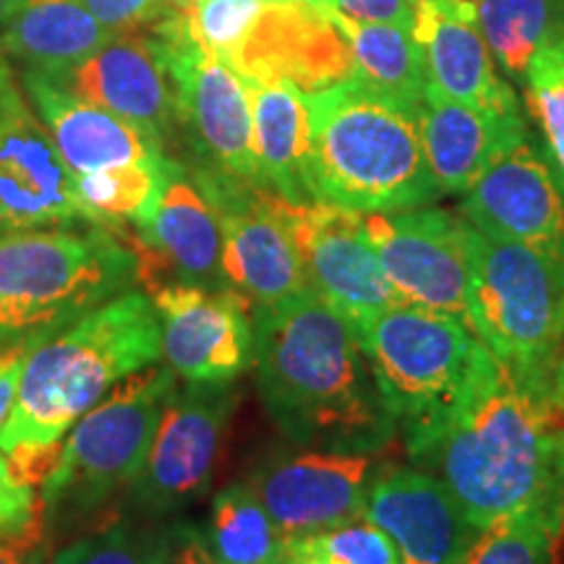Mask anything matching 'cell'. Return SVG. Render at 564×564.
<instances>
[{
    "instance_id": "6da1fadb",
    "label": "cell",
    "mask_w": 564,
    "mask_h": 564,
    "mask_svg": "<svg viewBox=\"0 0 564 564\" xmlns=\"http://www.w3.org/2000/svg\"><path fill=\"white\" fill-rule=\"evenodd\" d=\"M405 455L453 494L478 531L531 520L562 541L564 413L554 392L518 382L502 364Z\"/></svg>"
},
{
    "instance_id": "7a4b0ae2",
    "label": "cell",
    "mask_w": 564,
    "mask_h": 564,
    "mask_svg": "<svg viewBox=\"0 0 564 564\" xmlns=\"http://www.w3.org/2000/svg\"><path fill=\"white\" fill-rule=\"evenodd\" d=\"M251 366L267 415L295 447L382 453L398 442L356 324L312 291L253 312Z\"/></svg>"
},
{
    "instance_id": "3957f363",
    "label": "cell",
    "mask_w": 564,
    "mask_h": 564,
    "mask_svg": "<svg viewBox=\"0 0 564 564\" xmlns=\"http://www.w3.org/2000/svg\"><path fill=\"white\" fill-rule=\"evenodd\" d=\"M160 358L162 329L150 295L129 291L102 303L30 352L0 449L26 481L42 486L70 429Z\"/></svg>"
},
{
    "instance_id": "277c9868",
    "label": "cell",
    "mask_w": 564,
    "mask_h": 564,
    "mask_svg": "<svg viewBox=\"0 0 564 564\" xmlns=\"http://www.w3.org/2000/svg\"><path fill=\"white\" fill-rule=\"evenodd\" d=\"M306 97L314 202L371 215L426 207L440 199L415 108L356 76L306 91Z\"/></svg>"
},
{
    "instance_id": "5b68a950",
    "label": "cell",
    "mask_w": 564,
    "mask_h": 564,
    "mask_svg": "<svg viewBox=\"0 0 564 564\" xmlns=\"http://www.w3.org/2000/svg\"><path fill=\"white\" fill-rule=\"evenodd\" d=\"M137 280V253L100 225L0 236V345L45 343Z\"/></svg>"
},
{
    "instance_id": "8992f818",
    "label": "cell",
    "mask_w": 564,
    "mask_h": 564,
    "mask_svg": "<svg viewBox=\"0 0 564 564\" xmlns=\"http://www.w3.org/2000/svg\"><path fill=\"white\" fill-rule=\"evenodd\" d=\"M356 329L405 453L453 419L499 366L468 322L413 303H394Z\"/></svg>"
},
{
    "instance_id": "52a82bcc",
    "label": "cell",
    "mask_w": 564,
    "mask_h": 564,
    "mask_svg": "<svg viewBox=\"0 0 564 564\" xmlns=\"http://www.w3.org/2000/svg\"><path fill=\"white\" fill-rule=\"evenodd\" d=\"M465 225L470 253L465 322L518 382L554 392L564 350V253Z\"/></svg>"
},
{
    "instance_id": "ba28073f",
    "label": "cell",
    "mask_w": 564,
    "mask_h": 564,
    "mask_svg": "<svg viewBox=\"0 0 564 564\" xmlns=\"http://www.w3.org/2000/svg\"><path fill=\"white\" fill-rule=\"evenodd\" d=\"M175 379L171 366L133 373L70 429L40 491L45 528L87 520L133 484L178 387Z\"/></svg>"
},
{
    "instance_id": "9c48e42d",
    "label": "cell",
    "mask_w": 564,
    "mask_h": 564,
    "mask_svg": "<svg viewBox=\"0 0 564 564\" xmlns=\"http://www.w3.org/2000/svg\"><path fill=\"white\" fill-rule=\"evenodd\" d=\"M171 76L178 133L192 152L188 165L259 186L253 158V110L249 84L228 61L183 37L171 11L152 26Z\"/></svg>"
},
{
    "instance_id": "30bf717a",
    "label": "cell",
    "mask_w": 564,
    "mask_h": 564,
    "mask_svg": "<svg viewBox=\"0 0 564 564\" xmlns=\"http://www.w3.org/2000/svg\"><path fill=\"white\" fill-rule=\"evenodd\" d=\"M236 405V382L175 387L147 460L129 486L131 502L141 512L165 518L209 489Z\"/></svg>"
},
{
    "instance_id": "8fae6325",
    "label": "cell",
    "mask_w": 564,
    "mask_h": 564,
    "mask_svg": "<svg viewBox=\"0 0 564 564\" xmlns=\"http://www.w3.org/2000/svg\"><path fill=\"white\" fill-rule=\"evenodd\" d=\"M188 167L220 215L223 274L230 291L241 295L251 312L308 291L280 196L204 167Z\"/></svg>"
},
{
    "instance_id": "7c38bea8",
    "label": "cell",
    "mask_w": 564,
    "mask_h": 564,
    "mask_svg": "<svg viewBox=\"0 0 564 564\" xmlns=\"http://www.w3.org/2000/svg\"><path fill=\"white\" fill-rule=\"evenodd\" d=\"M89 225L74 173L55 150L6 55H0V236Z\"/></svg>"
},
{
    "instance_id": "4fadbf2b",
    "label": "cell",
    "mask_w": 564,
    "mask_h": 564,
    "mask_svg": "<svg viewBox=\"0 0 564 564\" xmlns=\"http://www.w3.org/2000/svg\"><path fill=\"white\" fill-rule=\"evenodd\" d=\"M364 230L400 301L465 322L470 253L468 225L460 215L432 204L371 212L364 215Z\"/></svg>"
},
{
    "instance_id": "5bb4252c",
    "label": "cell",
    "mask_w": 564,
    "mask_h": 564,
    "mask_svg": "<svg viewBox=\"0 0 564 564\" xmlns=\"http://www.w3.org/2000/svg\"><path fill=\"white\" fill-rule=\"evenodd\" d=\"M384 465L379 453L293 447L259 460L243 484L282 535L299 541L361 518L371 481Z\"/></svg>"
},
{
    "instance_id": "9a60e30c",
    "label": "cell",
    "mask_w": 564,
    "mask_h": 564,
    "mask_svg": "<svg viewBox=\"0 0 564 564\" xmlns=\"http://www.w3.org/2000/svg\"><path fill=\"white\" fill-rule=\"evenodd\" d=\"M118 236L137 253L139 280L158 291L167 282L228 288L223 274V225L192 167L167 160L158 207L137 228Z\"/></svg>"
},
{
    "instance_id": "2e32d148",
    "label": "cell",
    "mask_w": 564,
    "mask_h": 564,
    "mask_svg": "<svg viewBox=\"0 0 564 564\" xmlns=\"http://www.w3.org/2000/svg\"><path fill=\"white\" fill-rule=\"evenodd\" d=\"M162 356L183 382H238L253 364V312L230 288L167 282L150 293Z\"/></svg>"
},
{
    "instance_id": "e0dca14e",
    "label": "cell",
    "mask_w": 564,
    "mask_h": 564,
    "mask_svg": "<svg viewBox=\"0 0 564 564\" xmlns=\"http://www.w3.org/2000/svg\"><path fill=\"white\" fill-rule=\"evenodd\" d=\"M280 204L299 243L308 291L352 324L403 303L366 238L364 215L322 202Z\"/></svg>"
},
{
    "instance_id": "ac0fdd59",
    "label": "cell",
    "mask_w": 564,
    "mask_h": 564,
    "mask_svg": "<svg viewBox=\"0 0 564 564\" xmlns=\"http://www.w3.org/2000/svg\"><path fill=\"white\" fill-rule=\"evenodd\" d=\"M460 217L486 236L564 253V183L531 131L463 194Z\"/></svg>"
},
{
    "instance_id": "d6986e66",
    "label": "cell",
    "mask_w": 564,
    "mask_h": 564,
    "mask_svg": "<svg viewBox=\"0 0 564 564\" xmlns=\"http://www.w3.org/2000/svg\"><path fill=\"white\" fill-rule=\"evenodd\" d=\"M47 76L137 126L167 154L181 137L171 76L150 30L110 34L87 58Z\"/></svg>"
},
{
    "instance_id": "ffe728a7",
    "label": "cell",
    "mask_w": 564,
    "mask_h": 564,
    "mask_svg": "<svg viewBox=\"0 0 564 564\" xmlns=\"http://www.w3.org/2000/svg\"><path fill=\"white\" fill-rule=\"evenodd\" d=\"M366 518L390 535L400 564H463L478 528L432 474L387 463L371 481Z\"/></svg>"
},
{
    "instance_id": "44dd1931",
    "label": "cell",
    "mask_w": 564,
    "mask_h": 564,
    "mask_svg": "<svg viewBox=\"0 0 564 564\" xmlns=\"http://www.w3.org/2000/svg\"><path fill=\"white\" fill-rule=\"evenodd\" d=\"M21 87L74 175L121 165H152L167 158L137 126L74 95L42 70L21 68Z\"/></svg>"
},
{
    "instance_id": "7402d4cb",
    "label": "cell",
    "mask_w": 564,
    "mask_h": 564,
    "mask_svg": "<svg viewBox=\"0 0 564 564\" xmlns=\"http://www.w3.org/2000/svg\"><path fill=\"white\" fill-rule=\"evenodd\" d=\"M413 37L426 58L429 89L474 108H520L510 84L499 79L474 0H419Z\"/></svg>"
},
{
    "instance_id": "603a6c76",
    "label": "cell",
    "mask_w": 564,
    "mask_h": 564,
    "mask_svg": "<svg viewBox=\"0 0 564 564\" xmlns=\"http://www.w3.org/2000/svg\"><path fill=\"white\" fill-rule=\"evenodd\" d=\"M415 112L429 171L442 196H463L514 141L528 133L520 108H474L429 87Z\"/></svg>"
},
{
    "instance_id": "cb8c5ba5",
    "label": "cell",
    "mask_w": 564,
    "mask_h": 564,
    "mask_svg": "<svg viewBox=\"0 0 564 564\" xmlns=\"http://www.w3.org/2000/svg\"><path fill=\"white\" fill-rule=\"evenodd\" d=\"M253 110L259 188L291 204H312L308 183V97L288 79H246Z\"/></svg>"
},
{
    "instance_id": "d4e9b609",
    "label": "cell",
    "mask_w": 564,
    "mask_h": 564,
    "mask_svg": "<svg viewBox=\"0 0 564 564\" xmlns=\"http://www.w3.org/2000/svg\"><path fill=\"white\" fill-rule=\"evenodd\" d=\"M82 0H9L0 17V55L24 68L61 74L110 40Z\"/></svg>"
},
{
    "instance_id": "484cf974",
    "label": "cell",
    "mask_w": 564,
    "mask_h": 564,
    "mask_svg": "<svg viewBox=\"0 0 564 564\" xmlns=\"http://www.w3.org/2000/svg\"><path fill=\"white\" fill-rule=\"evenodd\" d=\"M329 19L348 45L352 76L419 110L429 76L423 47L413 32L390 21H358L337 11Z\"/></svg>"
},
{
    "instance_id": "4316f807",
    "label": "cell",
    "mask_w": 564,
    "mask_h": 564,
    "mask_svg": "<svg viewBox=\"0 0 564 564\" xmlns=\"http://www.w3.org/2000/svg\"><path fill=\"white\" fill-rule=\"evenodd\" d=\"M494 66L525 84L535 53L564 40V0H474Z\"/></svg>"
},
{
    "instance_id": "83f0119b",
    "label": "cell",
    "mask_w": 564,
    "mask_h": 564,
    "mask_svg": "<svg viewBox=\"0 0 564 564\" xmlns=\"http://www.w3.org/2000/svg\"><path fill=\"white\" fill-rule=\"evenodd\" d=\"M207 541L220 564H285L291 541L243 481L212 499Z\"/></svg>"
},
{
    "instance_id": "f1b7e54d",
    "label": "cell",
    "mask_w": 564,
    "mask_h": 564,
    "mask_svg": "<svg viewBox=\"0 0 564 564\" xmlns=\"http://www.w3.org/2000/svg\"><path fill=\"white\" fill-rule=\"evenodd\" d=\"M167 154L152 165H121L108 171L74 175L76 199L89 225H100L112 232L137 228L158 207L162 181H165Z\"/></svg>"
},
{
    "instance_id": "f546056e",
    "label": "cell",
    "mask_w": 564,
    "mask_h": 564,
    "mask_svg": "<svg viewBox=\"0 0 564 564\" xmlns=\"http://www.w3.org/2000/svg\"><path fill=\"white\" fill-rule=\"evenodd\" d=\"M528 108L544 133V147L564 183V40L535 53L525 74Z\"/></svg>"
},
{
    "instance_id": "4dcf8cb0",
    "label": "cell",
    "mask_w": 564,
    "mask_h": 564,
    "mask_svg": "<svg viewBox=\"0 0 564 564\" xmlns=\"http://www.w3.org/2000/svg\"><path fill=\"white\" fill-rule=\"evenodd\" d=\"M291 552L319 556L329 564H400L390 535L366 514L329 531L291 541Z\"/></svg>"
},
{
    "instance_id": "1f68e13d",
    "label": "cell",
    "mask_w": 564,
    "mask_h": 564,
    "mask_svg": "<svg viewBox=\"0 0 564 564\" xmlns=\"http://www.w3.org/2000/svg\"><path fill=\"white\" fill-rule=\"evenodd\" d=\"M560 539L531 520H507L484 528L463 564H556Z\"/></svg>"
},
{
    "instance_id": "d6a6232c",
    "label": "cell",
    "mask_w": 564,
    "mask_h": 564,
    "mask_svg": "<svg viewBox=\"0 0 564 564\" xmlns=\"http://www.w3.org/2000/svg\"><path fill=\"white\" fill-rule=\"evenodd\" d=\"M45 531L40 494L0 449V541L34 546L42 544Z\"/></svg>"
},
{
    "instance_id": "836d02e7",
    "label": "cell",
    "mask_w": 564,
    "mask_h": 564,
    "mask_svg": "<svg viewBox=\"0 0 564 564\" xmlns=\"http://www.w3.org/2000/svg\"><path fill=\"white\" fill-rule=\"evenodd\" d=\"M51 564H150V535L116 523L61 549Z\"/></svg>"
},
{
    "instance_id": "e575fe53",
    "label": "cell",
    "mask_w": 564,
    "mask_h": 564,
    "mask_svg": "<svg viewBox=\"0 0 564 564\" xmlns=\"http://www.w3.org/2000/svg\"><path fill=\"white\" fill-rule=\"evenodd\" d=\"M150 564H220L207 533L192 520H175L150 531Z\"/></svg>"
},
{
    "instance_id": "d590c367",
    "label": "cell",
    "mask_w": 564,
    "mask_h": 564,
    "mask_svg": "<svg viewBox=\"0 0 564 564\" xmlns=\"http://www.w3.org/2000/svg\"><path fill=\"white\" fill-rule=\"evenodd\" d=\"M108 32L147 30L171 11L167 0H82Z\"/></svg>"
},
{
    "instance_id": "8d00e7d4",
    "label": "cell",
    "mask_w": 564,
    "mask_h": 564,
    "mask_svg": "<svg viewBox=\"0 0 564 564\" xmlns=\"http://www.w3.org/2000/svg\"><path fill=\"white\" fill-rule=\"evenodd\" d=\"M335 11L358 21H390L415 32L413 0H335Z\"/></svg>"
},
{
    "instance_id": "74e56055",
    "label": "cell",
    "mask_w": 564,
    "mask_h": 564,
    "mask_svg": "<svg viewBox=\"0 0 564 564\" xmlns=\"http://www.w3.org/2000/svg\"><path fill=\"white\" fill-rule=\"evenodd\" d=\"M37 348L32 343H19V345H0V429L9 421L17 403L21 373H24L26 358Z\"/></svg>"
},
{
    "instance_id": "f35d334b",
    "label": "cell",
    "mask_w": 564,
    "mask_h": 564,
    "mask_svg": "<svg viewBox=\"0 0 564 564\" xmlns=\"http://www.w3.org/2000/svg\"><path fill=\"white\" fill-rule=\"evenodd\" d=\"M0 564H42V544H9L0 541Z\"/></svg>"
},
{
    "instance_id": "ab89813d",
    "label": "cell",
    "mask_w": 564,
    "mask_h": 564,
    "mask_svg": "<svg viewBox=\"0 0 564 564\" xmlns=\"http://www.w3.org/2000/svg\"><path fill=\"white\" fill-rule=\"evenodd\" d=\"M554 398H556V403H560L562 413H564V350H562L560 366H556V377H554Z\"/></svg>"
},
{
    "instance_id": "60d3db41",
    "label": "cell",
    "mask_w": 564,
    "mask_h": 564,
    "mask_svg": "<svg viewBox=\"0 0 564 564\" xmlns=\"http://www.w3.org/2000/svg\"><path fill=\"white\" fill-rule=\"evenodd\" d=\"M288 3H301L322 13H335V0H288Z\"/></svg>"
},
{
    "instance_id": "b9f144b4",
    "label": "cell",
    "mask_w": 564,
    "mask_h": 564,
    "mask_svg": "<svg viewBox=\"0 0 564 564\" xmlns=\"http://www.w3.org/2000/svg\"><path fill=\"white\" fill-rule=\"evenodd\" d=\"M285 564H329L319 560V556H312V554H299V552H288V562Z\"/></svg>"
},
{
    "instance_id": "7bdbcfd3",
    "label": "cell",
    "mask_w": 564,
    "mask_h": 564,
    "mask_svg": "<svg viewBox=\"0 0 564 564\" xmlns=\"http://www.w3.org/2000/svg\"><path fill=\"white\" fill-rule=\"evenodd\" d=\"M196 3H202V0H167V6H171V9H192V6H196Z\"/></svg>"
},
{
    "instance_id": "ee69618b",
    "label": "cell",
    "mask_w": 564,
    "mask_h": 564,
    "mask_svg": "<svg viewBox=\"0 0 564 564\" xmlns=\"http://www.w3.org/2000/svg\"><path fill=\"white\" fill-rule=\"evenodd\" d=\"M6 6H9V0H0V17H3V11H6Z\"/></svg>"
}]
</instances>
